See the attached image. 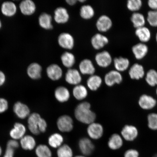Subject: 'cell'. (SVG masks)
<instances>
[{"label": "cell", "instance_id": "db71d44e", "mask_svg": "<svg viewBox=\"0 0 157 157\" xmlns=\"http://www.w3.org/2000/svg\"><path fill=\"white\" fill-rule=\"evenodd\" d=\"M153 157H157V154H155Z\"/></svg>", "mask_w": 157, "mask_h": 157}, {"label": "cell", "instance_id": "30bf717a", "mask_svg": "<svg viewBox=\"0 0 157 157\" xmlns=\"http://www.w3.org/2000/svg\"><path fill=\"white\" fill-rule=\"evenodd\" d=\"M13 111L17 117L22 119L28 117L30 114V109L28 106L19 101L14 104Z\"/></svg>", "mask_w": 157, "mask_h": 157}, {"label": "cell", "instance_id": "f1b7e54d", "mask_svg": "<svg viewBox=\"0 0 157 157\" xmlns=\"http://www.w3.org/2000/svg\"><path fill=\"white\" fill-rule=\"evenodd\" d=\"M123 141L118 134H113L110 137L108 142V146L112 150H117L123 146Z\"/></svg>", "mask_w": 157, "mask_h": 157}, {"label": "cell", "instance_id": "ee69618b", "mask_svg": "<svg viewBox=\"0 0 157 157\" xmlns=\"http://www.w3.org/2000/svg\"><path fill=\"white\" fill-rule=\"evenodd\" d=\"M15 151V149L7 147L3 157H14Z\"/></svg>", "mask_w": 157, "mask_h": 157}, {"label": "cell", "instance_id": "f5cc1de1", "mask_svg": "<svg viewBox=\"0 0 157 157\" xmlns=\"http://www.w3.org/2000/svg\"><path fill=\"white\" fill-rule=\"evenodd\" d=\"M2 26V22H1V20H0V29H1Z\"/></svg>", "mask_w": 157, "mask_h": 157}, {"label": "cell", "instance_id": "277c9868", "mask_svg": "<svg viewBox=\"0 0 157 157\" xmlns=\"http://www.w3.org/2000/svg\"><path fill=\"white\" fill-rule=\"evenodd\" d=\"M87 132L90 138L94 140H98L103 136V127L101 124L94 122L88 125Z\"/></svg>", "mask_w": 157, "mask_h": 157}, {"label": "cell", "instance_id": "681fc988", "mask_svg": "<svg viewBox=\"0 0 157 157\" xmlns=\"http://www.w3.org/2000/svg\"><path fill=\"white\" fill-rule=\"evenodd\" d=\"M2 150L1 146H0V157L2 155Z\"/></svg>", "mask_w": 157, "mask_h": 157}, {"label": "cell", "instance_id": "484cf974", "mask_svg": "<svg viewBox=\"0 0 157 157\" xmlns=\"http://www.w3.org/2000/svg\"><path fill=\"white\" fill-rule=\"evenodd\" d=\"M102 80L100 76L97 75H91L87 81L88 87L92 91H97L101 87Z\"/></svg>", "mask_w": 157, "mask_h": 157}, {"label": "cell", "instance_id": "d4e9b609", "mask_svg": "<svg viewBox=\"0 0 157 157\" xmlns=\"http://www.w3.org/2000/svg\"><path fill=\"white\" fill-rule=\"evenodd\" d=\"M21 146L23 150L31 151L36 146V142L34 137L31 135H25L21 139Z\"/></svg>", "mask_w": 157, "mask_h": 157}, {"label": "cell", "instance_id": "9c48e42d", "mask_svg": "<svg viewBox=\"0 0 157 157\" xmlns=\"http://www.w3.org/2000/svg\"><path fill=\"white\" fill-rule=\"evenodd\" d=\"M65 80L71 85H78L81 83L82 78L80 72L75 69H68L65 75Z\"/></svg>", "mask_w": 157, "mask_h": 157}, {"label": "cell", "instance_id": "ab89813d", "mask_svg": "<svg viewBox=\"0 0 157 157\" xmlns=\"http://www.w3.org/2000/svg\"><path fill=\"white\" fill-rule=\"evenodd\" d=\"M147 21L151 26L157 27V11L151 10L148 12Z\"/></svg>", "mask_w": 157, "mask_h": 157}, {"label": "cell", "instance_id": "bcb514c9", "mask_svg": "<svg viewBox=\"0 0 157 157\" xmlns=\"http://www.w3.org/2000/svg\"><path fill=\"white\" fill-rule=\"evenodd\" d=\"M148 5L152 10L157 11V0H149Z\"/></svg>", "mask_w": 157, "mask_h": 157}, {"label": "cell", "instance_id": "60d3db41", "mask_svg": "<svg viewBox=\"0 0 157 157\" xmlns=\"http://www.w3.org/2000/svg\"><path fill=\"white\" fill-rule=\"evenodd\" d=\"M148 126L152 130L157 129V114L152 113L148 116Z\"/></svg>", "mask_w": 157, "mask_h": 157}, {"label": "cell", "instance_id": "f35d334b", "mask_svg": "<svg viewBox=\"0 0 157 157\" xmlns=\"http://www.w3.org/2000/svg\"><path fill=\"white\" fill-rule=\"evenodd\" d=\"M142 6V2L141 0H129L127 4L128 9L133 12L139 11Z\"/></svg>", "mask_w": 157, "mask_h": 157}, {"label": "cell", "instance_id": "83f0119b", "mask_svg": "<svg viewBox=\"0 0 157 157\" xmlns=\"http://www.w3.org/2000/svg\"><path fill=\"white\" fill-rule=\"evenodd\" d=\"M74 97L78 101H82L87 97L88 90L85 86L81 84L75 86L72 91Z\"/></svg>", "mask_w": 157, "mask_h": 157}, {"label": "cell", "instance_id": "4fadbf2b", "mask_svg": "<svg viewBox=\"0 0 157 157\" xmlns=\"http://www.w3.org/2000/svg\"><path fill=\"white\" fill-rule=\"evenodd\" d=\"M48 77L53 81H57L62 77L63 71L61 68L57 64H52L46 69Z\"/></svg>", "mask_w": 157, "mask_h": 157}, {"label": "cell", "instance_id": "6da1fadb", "mask_svg": "<svg viewBox=\"0 0 157 157\" xmlns=\"http://www.w3.org/2000/svg\"><path fill=\"white\" fill-rule=\"evenodd\" d=\"M91 108V105L88 102H83L78 104L74 111L76 119L80 122L88 125L95 122L96 115Z\"/></svg>", "mask_w": 157, "mask_h": 157}, {"label": "cell", "instance_id": "9f6ffc18", "mask_svg": "<svg viewBox=\"0 0 157 157\" xmlns=\"http://www.w3.org/2000/svg\"><path fill=\"white\" fill-rule=\"evenodd\" d=\"M156 93H157V90H156Z\"/></svg>", "mask_w": 157, "mask_h": 157}, {"label": "cell", "instance_id": "7bdbcfd3", "mask_svg": "<svg viewBox=\"0 0 157 157\" xmlns=\"http://www.w3.org/2000/svg\"><path fill=\"white\" fill-rule=\"evenodd\" d=\"M124 157H139V153L134 149H129L125 152Z\"/></svg>", "mask_w": 157, "mask_h": 157}, {"label": "cell", "instance_id": "3957f363", "mask_svg": "<svg viewBox=\"0 0 157 157\" xmlns=\"http://www.w3.org/2000/svg\"><path fill=\"white\" fill-rule=\"evenodd\" d=\"M56 124L59 130L63 132H70L73 129V120L68 115H62L59 117Z\"/></svg>", "mask_w": 157, "mask_h": 157}, {"label": "cell", "instance_id": "f6af8a7d", "mask_svg": "<svg viewBox=\"0 0 157 157\" xmlns=\"http://www.w3.org/2000/svg\"><path fill=\"white\" fill-rule=\"evenodd\" d=\"M19 146V143L17 140L11 139L8 142L7 144V147L10 148L16 149L18 148Z\"/></svg>", "mask_w": 157, "mask_h": 157}, {"label": "cell", "instance_id": "ba28073f", "mask_svg": "<svg viewBox=\"0 0 157 157\" xmlns=\"http://www.w3.org/2000/svg\"><path fill=\"white\" fill-rule=\"evenodd\" d=\"M122 80V75L117 70H112L108 72L105 77V84L109 87H111L115 84H120Z\"/></svg>", "mask_w": 157, "mask_h": 157}, {"label": "cell", "instance_id": "816d5d0a", "mask_svg": "<svg viewBox=\"0 0 157 157\" xmlns=\"http://www.w3.org/2000/svg\"><path fill=\"white\" fill-rule=\"evenodd\" d=\"M75 157H86L85 156H83V155H78V156H76Z\"/></svg>", "mask_w": 157, "mask_h": 157}, {"label": "cell", "instance_id": "ffe728a7", "mask_svg": "<svg viewBox=\"0 0 157 157\" xmlns=\"http://www.w3.org/2000/svg\"><path fill=\"white\" fill-rule=\"evenodd\" d=\"M42 67L40 64L34 63L29 65L27 69V74L31 79L37 80L41 77Z\"/></svg>", "mask_w": 157, "mask_h": 157}, {"label": "cell", "instance_id": "7a4b0ae2", "mask_svg": "<svg viewBox=\"0 0 157 157\" xmlns=\"http://www.w3.org/2000/svg\"><path fill=\"white\" fill-rule=\"evenodd\" d=\"M28 123L29 131L35 135L44 132L48 127L46 121L37 113H33L29 116Z\"/></svg>", "mask_w": 157, "mask_h": 157}, {"label": "cell", "instance_id": "8fae6325", "mask_svg": "<svg viewBox=\"0 0 157 157\" xmlns=\"http://www.w3.org/2000/svg\"><path fill=\"white\" fill-rule=\"evenodd\" d=\"M26 132V127L24 124L20 123H16L10 131V135L13 140H21L25 136Z\"/></svg>", "mask_w": 157, "mask_h": 157}, {"label": "cell", "instance_id": "2e32d148", "mask_svg": "<svg viewBox=\"0 0 157 157\" xmlns=\"http://www.w3.org/2000/svg\"><path fill=\"white\" fill-rule=\"evenodd\" d=\"M109 42V39L107 37L99 33L94 35L91 40L92 46L97 50L103 48Z\"/></svg>", "mask_w": 157, "mask_h": 157}, {"label": "cell", "instance_id": "4316f807", "mask_svg": "<svg viewBox=\"0 0 157 157\" xmlns=\"http://www.w3.org/2000/svg\"><path fill=\"white\" fill-rule=\"evenodd\" d=\"M135 34L142 43L148 42L151 38V33L150 29L145 26L136 29Z\"/></svg>", "mask_w": 157, "mask_h": 157}, {"label": "cell", "instance_id": "d590c367", "mask_svg": "<svg viewBox=\"0 0 157 157\" xmlns=\"http://www.w3.org/2000/svg\"><path fill=\"white\" fill-rule=\"evenodd\" d=\"M80 16L84 19H90L93 17L95 14V11L93 7L89 5H85L80 9Z\"/></svg>", "mask_w": 157, "mask_h": 157}, {"label": "cell", "instance_id": "9a60e30c", "mask_svg": "<svg viewBox=\"0 0 157 157\" xmlns=\"http://www.w3.org/2000/svg\"><path fill=\"white\" fill-rule=\"evenodd\" d=\"M55 98L60 103L67 101L70 97V94L67 88L64 86H59L56 88L54 92Z\"/></svg>", "mask_w": 157, "mask_h": 157}, {"label": "cell", "instance_id": "e0dca14e", "mask_svg": "<svg viewBox=\"0 0 157 157\" xmlns=\"http://www.w3.org/2000/svg\"><path fill=\"white\" fill-rule=\"evenodd\" d=\"M19 8L23 14L28 16L34 13L36 9L35 3L31 0H25L21 2Z\"/></svg>", "mask_w": 157, "mask_h": 157}, {"label": "cell", "instance_id": "f546056e", "mask_svg": "<svg viewBox=\"0 0 157 157\" xmlns=\"http://www.w3.org/2000/svg\"><path fill=\"white\" fill-rule=\"evenodd\" d=\"M114 65L117 71L123 72L126 70L129 66V61L127 58L120 57L114 59Z\"/></svg>", "mask_w": 157, "mask_h": 157}, {"label": "cell", "instance_id": "7402d4cb", "mask_svg": "<svg viewBox=\"0 0 157 157\" xmlns=\"http://www.w3.org/2000/svg\"><path fill=\"white\" fill-rule=\"evenodd\" d=\"M129 74L132 79L139 80L144 77L145 72L142 65L135 63L131 66L129 71Z\"/></svg>", "mask_w": 157, "mask_h": 157}, {"label": "cell", "instance_id": "11a10c76", "mask_svg": "<svg viewBox=\"0 0 157 157\" xmlns=\"http://www.w3.org/2000/svg\"><path fill=\"white\" fill-rule=\"evenodd\" d=\"M156 41L157 42V33H156Z\"/></svg>", "mask_w": 157, "mask_h": 157}, {"label": "cell", "instance_id": "5b68a950", "mask_svg": "<svg viewBox=\"0 0 157 157\" xmlns=\"http://www.w3.org/2000/svg\"><path fill=\"white\" fill-rule=\"evenodd\" d=\"M58 43L61 48L71 50L74 46V40L73 37L69 33H63L59 35Z\"/></svg>", "mask_w": 157, "mask_h": 157}, {"label": "cell", "instance_id": "8992f818", "mask_svg": "<svg viewBox=\"0 0 157 157\" xmlns=\"http://www.w3.org/2000/svg\"><path fill=\"white\" fill-rule=\"evenodd\" d=\"M95 59L98 65L103 68H106L110 65L113 61L111 54L106 51L96 54Z\"/></svg>", "mask_w": 157, "mask_h": 157}, {"label": "cell", "instance_id": "d6a6232c", "mask_svg": "<svg viewBox=\"0 0 157 157\" xmlns=\"http://www.w3.org/2000/svg\"><path fill=\"white\" fill-rule=\"evenodd\" d=\"M61 60L63 65L69 69L71 68L75 63V58L73 54L65 52L62 55Z\"/></svg>", "mask_w": 157, "mask_h": 157}, {"label": "cell", "instance_id": "cb8c5ba5", "mask_svg": "<svg viewBox=\"0 0 157 157\" xmlns=\"http://www.w3.org/2000/svg\"><path fill=\"white\" fill-rule=\"evenodd\" d=\"M1 10L2 13L6 17H11L15 14L17 8L14 3L11 2H5L2 5Z\"/></svg>", "mask_w": 157, "mask_h": 157}, {"label": "cell", "instance_id": "d6986e66", "mask_svg": "<svg viewBox=\"0 0 157 157\" xmlns=\"http://www.w3.org/2000/svg\"><path fill=\"white\" fill-rule=\"evenodd\" d=\"M79 68L80 73L83 75H92L95 72V68L93 63L88 59H85L80 62Z\"/></svg>", "mask_w": 157, "mask_h": 157}, {"label": "cell", "instance_id": "c3c4849f", "mask_svg": "<svg viewBox=\"0 0 157 157\" xmlns=\"http://www.w3.org/2000/svg\"><path fill=\"white\" fill-rule=\"evenodd\" d=\"M67 3L70 6H73L76 4L77 2V1L76 0H67L66 1Z\"/></svg>", "mask_w": 157, "mask_h": 157}, {"label": "cell", "instance_id": "7c38bea8", "mask_svg": "<svg viewBox=\"0 0 157 157\" xmlns=\"http://www.w3.org/2000/svg\"><path fill=\"white\" fill-rule=\"evenodd\" d=\"M113 25L112 21L107 15H103L98 19L96 26L98 30L101 32H105L111 28Z\"/></svg>", "mask_w": 157, "mask_h": 157}, {"label": "cell", "instance_id": "f907efd6", "mask_svg": "<svg viewBox=\"0 0 157 157\" xmlns=\"http://www.w3.org/2000/svg\"><path fill=\"white\" fill-rule=\"evenodd\" d=\"M79 1L80 2H85L86 1H85V0H79V1Z\"/></svg>", "mask_w": 157, "mask_h": 157}, {"label": "cell", "instance_id": "603a6c76", "mask_svg": "<svg viewBox=\"0 0 157 157\" xmlns=\"http://www.w3.org/2000/svg\"><path fill=\"white\" fill-rule=\"evenodd\" d=\"M139 105L144 109H150L154 108L156 104V101L154 98L146 95H143L139 101Z\"/></svg>", "mask_w": 157, "mask_h": 157}, {"label": "cell", "instance_id": "836d02e7", "mask_svg": "<svg viewBox=\"0 0 157 157\" xmlns=\"http://www.w3.org/2000/svg\"><path fill=\"white\" fill-rule=\"evenodd\" d=\"M131 20L133 26L136 29L144 26L146 23V19L144 16L139 13H133L131 16Z\"/></svg>", "mask_w": 157, "mask_h": 157}, {"label": "cell", "instance_id": "e575fe53", "mask_svg": "<svg viewBox=\"0 0 157 157\" xmlns=\"http://www.w3.org/2000/svg\"><path fill=\"white\" fill-rule=\"evenodd\" d=\"M35 154L37 157H52L50 149L46 145L40 144L35 149Z\"/></svg>", "mask_w": 157, "mask_h": 157}, {"label": "cell", "instance_id": "74e56055", "mask_svg": "<svg viewBox=\"0 0 157 157\" xmlns=\"http://www.w3.org/2000/svg\"><path fill=\"white\" fill-rule=\"evenodd\" d=\"M146 81L149 85L154 87L157 85V71L155 70L151 69L147 72L146 78Z\"/></svg>", "mask_w": 157, "mask_h": 157}, {"label": "cell", "instance_id": "8d00e7d4", "mask_svg": "<svg viewBox=\"0 0 157 157\" xmlns=\"http://www.w3.org/2000/svg\"><path fill=\"white\" fill-rule=\"evenodd\" d=\"M58 157H72L73 151L70 147L66 144H63L57 151Z\"/></svg>", "mask_w": 157, "mask_h": 157}, {"label": "cell", "instance_id": "44dd1931", "mask_svg": "<svg viewBox=\"0 0 157 157\" xmlns=\"http://www.w3.org/2000/svg\"><path fill=\"white\" fill-rule=\"evenodd\" d=\"M121 134L125 140L131 141L136 138L138 135V131L135 127L127 125L123 128Z\"/></svg>", "mask_w": 157, "mask_h": 157}, {"label": "cell", "instance_id": "b9f144b4", "mask_svg": "<svg viewBox=\"0 0 157 157\" xmlns=\"http://www.w3.org/2000/svg\"><path fill=\"white\" fill-rule=\"evenodd\" d=\"M9 108V103L5 98H0V113L6 111Z\"/></svg>", "mask_w": 157, "mask_h": 157}, {"label": "cell", "instance_id": "7dc6e473", "mask_svg": "<svg viewBox=\"0 0 157 157\" xmlns=\"http://www.w3.org/2000/svg\"><path fill=\"white\" fill-rule=\"evenodd\" d=\"M6 80V77L4 73L0 71V87L5 84Z\"/></svg>", "mask_w": 157, "mask_h": 157}, {"label": "cell", "instance_id": "4dcf8cb0", "mask_svg": "<svg viewBox=\"0 0 157 157\" xmlns=\"http://www.w3.org/2000/svg\"><path fill=\"white\" fill-rule=\"evenodd\" d=\"M64 141L63 136L58 133H54L48 137V143L53 148H59L62 145Z\"/></svg>", "mask_w": 157, "mask_h": 157}, {"label": "cell", "instance_id": "ac0fdd59", "mask_svg": "<svg viewBox=\"0 0 157 157\" xmlns=\"http://www.w3.org/2000/svg\"><path fill=\"white\" fill-rule=\"evenodd\" d=\"M132 52L137 59L140 60L145 57L148 53V48L144 43H139L133 46Z\"/></svg>", "mask_w": 157, "mask_h": 157}, {"label": "cell", "instance_id": "5bb4252c", "mask_svg": "<svg viewBox=\"0 0 157 157\" xmlns=\"http://www.w3.org/2000/svg\"><path fill=\"white\" fill-rule=\"evenodd\" d=\"M70 17L68 11L63 7H59L54 11V19L59 24H64L67 22Z\"/></svg>", "mask_w": 157, "mask_h": 157}, {"label": "cell", "instance_id": "1f68e13d", "mask_svg": "<svg viewBox=\"0 0 157 157\" xmlns=\"http://www.w3.org/2000/svg\"><path fill=\"white\" fill-rule=\"evenodd\" d=\"M38 20L39 25L42 28L46 29H52V18L50 15L43 13L39 17Z\"/></svg>", "mask_w": 157, "mask_h": 157}, {"label": "cell", "instance_id": "52a82bcc", "mask_svg": "<svg viewBox=\"0 0 157 157\" xmlns=\"http://www.w3.org/2000/svg\"><path fill=\"white\" fill-rule=\"evenodd\" d=\"M78 147L80 152L84 155L89 156L93 153L95 146L89 139L83 137L78 142Z\"/></svg>", "mask_w": 157, "mask_h": 157}]
</instances>
